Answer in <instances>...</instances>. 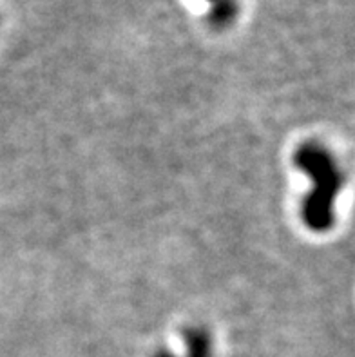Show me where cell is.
<instances>
[{"instance_id":"cell-1","label":"cell","mask_w":355,"mask_h":357,"mask_svg":"<svg viewBox=\"0 0 355 357\" xmlns=\"http://www.w3.org/2000/svg\"><path fill=\"white\" fill-rule=\"evenodd\" d=\"M296 163L315 181L314 190L305 204V220L314 231H324L332 223V205L342 174L335 160L317 145H306L296 154Z\"/></svg>"}]
</instances>
